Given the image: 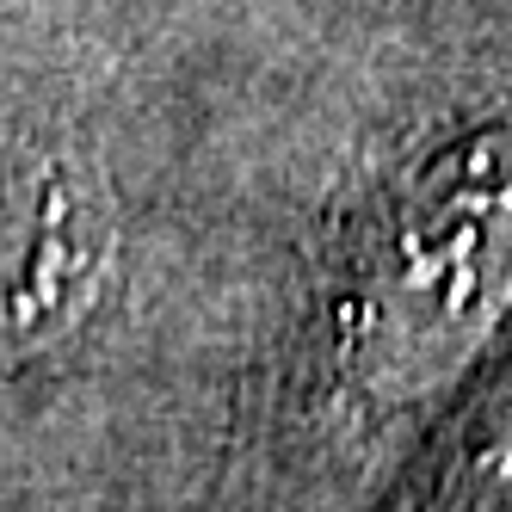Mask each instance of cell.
Here are the masks:
<instances>
[{
  "mask_svg": "<svg viewBox=\"0 0 512 512\" xmlns=\"http://www.w3.org/2000/svg\"><path fill=\"white\" fill-rule=\"evenodd\" d=\"M512 309V130L426 161L371 247L352 364L377 395H426Z\"/></svg>",
  "mask_w": 512,
  "mask_h": 512,
  "instance_id": "obj_1",
  "label": "cell"
},
{
  "mask_svg": "<svg viewBox=\"0 0 512 512\" xmlns=\"http://www.w3.org/2000/svg\"><path fill=\"white\" fill-rule=\"evenodd\" d=\"M112 260V216L99 186L75 161H50L25 186V223L13 241L7 284V340L13 352H38L62 340L93 303Z\"/></svg>",
  "mask_w": 512,
  "mask_h": 512,
  "instance_id": "obj_2",
  "label": "cell"
},
{
  "mask_svg": "<svg viewBox=\"0 0 512 512\" xmlns=\"http://www.w3.org/2000/svg\"><path fill=\"white\" fill-rule=\"evenodd\" d=\"M438 512H512V371L475 408L451 457Z\"/></svg>",
  "mask_w": 512,
  "mask_h": 512,
  "instance_id": "obj_3",
  "label": "cell"
}]
</instances>
